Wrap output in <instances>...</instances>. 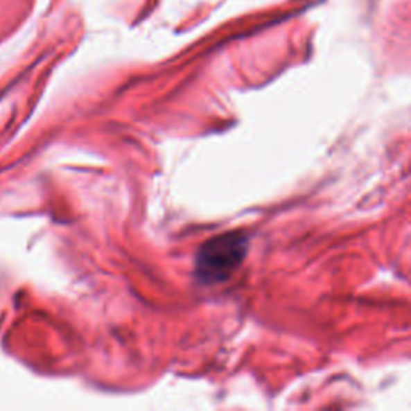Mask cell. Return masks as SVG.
Here are the masks:
<instances>
[{"instance_id":"obj_1","label":"cell","mask_w":411,"mask_h":411,"mask_svg":"<svg viewBox=\"0 0 411 411\" xmlns=\"http://www.w3.org/2000/svg\"><path fill=\"white\" fill-rule=\"evenodd\" d=\"M247 251V236L240 231L222 233L207 240L196 256V273L204 283H220L241 265Z\"/></svg>"}]
</instances>
